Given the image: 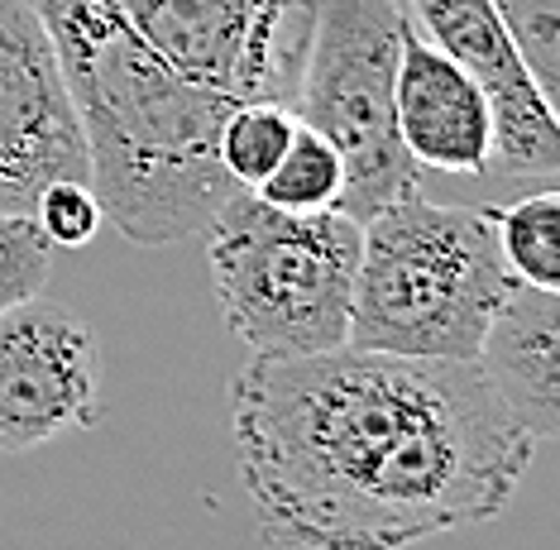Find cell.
Masks as SVG:
<instances>
[{
    "mask_svg": "<svg viewBox=\"0 0 560 550\" xmlns=\"http://www.w3.org/2000/svg\"><path fill=\"white\" fill-rule=\"evenodd\" d=\"M479 374L532 441L560 431V292L508 283L475 354Z\"/></svg>",
    "mask_w": 560,
    "mask_h": 550,
    "instance_id": "obj_11",
    "label": "cell"
},
{
    "mask_svg": "<svg viewBox=\"0 0 560 550\" xmlns=\"http://www.w3.org/2000/svg\"><path fill=\"white\" fill-rule=\"evenodd\" d=\"M264 5H316V0H264Z\"/></svg>",
    "mask_w": 560,
    "mask_h": 550,
    "instance_id": "obj_18",
    "label": "cell"
},
{
    "mask_svg": "<svg viewBox=\"0 0 560 550\" xmlns=\"http://www.w3.org/2000/svg\"><path fill=\"white\" fill-rule=\"evenodd\" d=\"M508 273L517 283L560 292V191L541 187L513 207H489Z\"/></svg>",
    "mask_w": 560,
    "mask_h": 550,
    "instance_id": "obj_12",
    "label": "cell"
},
{
    "mask_svg": "<svg viewBox=\"0 0 560 550\" xmlns=\"http://www.w3.org/2000/svg\"><path fill=\"white\" fill-rule=\"evenodd\" d=\"M54 273V245L34 215L0 211V312L39 297Z\"/></svg>",
    "mask_w": 560,
    "mask_h": 550,
    "instance_id": "obj_16",
    "label": "cell"
},
{
    "mask_svg": "<svg viewBox=\"0 0 560 550\" xmlns=\"http://www.w3.org/2000/svg\"><path fill=\"white\" fill-rule=\"evenodd\" d=\"M34 221L48 235V245L54 249H82L92 245L101 235V225H106V211H101L92 183H54L39 191V201H34Z\"/></svg>",
    "mask_w": 560,
    "mask_h": 550,
    "instance_id": "obj_17",
    "label": "cell"
},
{
    "mask_svg": "<svg viewBox=\"0 0 560 550\" xmlns=\"http://www.w3.org/2000/svg\"><path fill=\"white\" fill-rule=\"evenodd\" d=\"M292 130H298V115L288 106H273V101H240L221 120L215 159H221V168L235 187L254 191L288 153Z\"/></svg>",
    "mask_w": 560,
    "mask_h": 550,
    "instance_id": "obj_14",
    "label": "cell"
},
{
    "mask_svg": "<svg viewBox=\"0 0 560 550\" xmlns=\"http://www.w3.org/2000/svg\"><path fill=\"white\" fill-rule=\"evenodd\" d=\"M402 0H316L298 115L346 163L340 215L354 225L417 191V163L398 144L393 82L407 38Z\"/></svg>",
    "mask_w": 560,
    "mask_h": 550,
    "instance_id": "obj_5",
    "label": "cell"
},
{
    "mask_svg": "<svg viewBox=\"0 0 560 550\" xmlns=\"http://www.w3.org/2000/svg\"><path fill=\"white\" fill-rule=\"evenodd\" d=\"M412 30L427 34V44L445 54L460 72L475 77V86L489 101L493 144L489 168L503 177H541L551 183L560 173V125L556 106L532 82L527 62L517 58L513 38L499 24L489 0H402Z\"/></svg>",
    "mask_w": 560,
    "mask_h": 550,
    "instance_id": "obj_9",
    "label": "cell"
},
{
    "mask_svg": "<svg viewBox=\"0 0 560 550\" xmlns=\"http://www.w3.org/2000/svg\"><path fill=\"white\" fill-rule=\"evenodd\" d=\"M508 283L489 207H436L412 191L360 225L346 344L475 364Z\"/></svg>",
    "mask_w": 560,
    "mask_h": 550,
    "instance_id": "obj_3",
    "label": "cell"
},
{
    "mask_svg": "<svg viewBox=\"0 0 560 550\" xmlns=\"http://www.w3.org/2000/svg\"><path fill=\"white\" fill-rule=\"evenodd\" d=\"M231 436L259 531L283 550H407L513 503L537 441L479 364L340 350L254 354Z\"/></svg>",
    "mask_w": 560,
    "mask_h": 550,
    "instance_id": "obj_1",
    "label": "cell"
},
{
    "mask_svg": "<svg viewBox=\"0 0 560 550\" xmlns=\"http://www.w3.org/2000/svg\"><path fill=\"white\" fill-rule=\"evenodd\" d=\"M201 235L225 330L254 354H326L346 344L360 268V225L350 215H292L240 187Z\"/></svg>",
    "mask_w": 560,
    "mask_h": 550,
    "instance_id": "obj_4",
    "label": "cell"
},
{
    "mask_svg": "<svg viewBox=\"0 0 560 550\" xmlns=\"http://www.w3.org/2000/svg\"><path fill=\"white\" fill-rule=\"evenodd\" d=\"M54 183H86L82 125L30 0H0V211L30 215Z\"/></svg>",
    "mask_w": 560,
    "mask_h": 550,
    "instance_id": "obj_7",
    "label": "cell"
},
{
    "mask_svg": "<svg viewBox=\"0 0 560 550\" xmlns=\"http://www.w3.org/2000/svg\"><path fill=\"white\" fill-rule=\"evenodd\" d=\"M393 120H398V144L417 168L455 177L489 173V101L475 86V77L436 54L412 24H407L398 82H393Z\"/></svg>",
    "mask_w": 560,
    "mask_h": 550,
    "instance_id": "obj_10",
    "label": "cell"
},
{
    "mask_svg": "<svg viewBox=\"0 0 560 550\" xmlns=\"http://www.w3.org/2000/svg\"><path fill=\"white\" fill-rule=\"evenodd\" d=\"M101 354L78 312L30 297L0 312V450L24 455L96 426Z\"/></svg>",
    "mask_w": 560,
    "mask_h": 550,
    "instance_id": "obj_8",
    "label": "cell"
},
{
    "mask_svg": "<svg viewBox=\"0 0 560 550\" xmlns=\"http://www.w3.org/2000/svg\"><path fill=\"white\" fill-rule=\"evenodd\" d=\"M30 10L54 44L106 221L144 249L201 235L240 191L215 159L235 101L177 77L116 0H30Z\"/></svg>",
    "mask_w": 560,
    "mask_h": 550,
    "instance_id": "obj_2",
    "label": "cell"
},
{
    "mask_svg": "<svg viewBox=\"0 0 560 550\" xmlns=\"http://www.w3.org/2000/svg\"><path fill=\"white\" fill-rule=\"evenodd\" d=\"M340 191H346V163H340V153L312 125L298 120L288 153L254 187V197L292 215H322V211H340Z\"/></svg>",
    "mask_w": 560,
    "mask_h": 550,
    "instance_id": "obj_13",
    "label": "cell"
},
{
    "mask_svg": "<svg viewBox=\"0 0 560 550\" xmlns=\"http://www.w3.org/2000/svg\"><path fill=\"white\" fill-rule=\"evenodd\" d=\"M130 30L177 77L225 101L298 106L316 5L264 0H116Z\"/></svg>",
    "mask_w": 560,
    "mask_h": 550,
    "instance_id": "obj_6",
    "label": "cell"
},
{
    "mask_svg": "<svg viewBox=\"0 0 560 550\" xmlns=\"http://www.w3.org/2000/svg\"><path fill=\"white\" fill-rule=\"evenodd\" d=\"M499 24L513 38L517 58L527 62L532 82L556 106L560 96V0H489Z\"/></svg>",
    "mask_w": 560,
    "mask_h": 550,
    "instance_id": "obj_15",
    "label": "cell"
}]
</instances>
